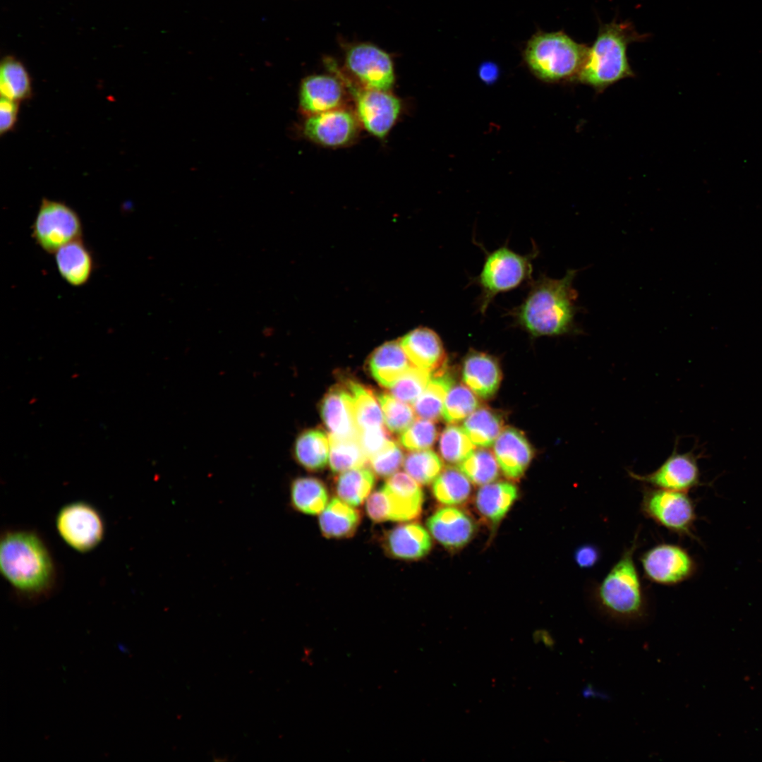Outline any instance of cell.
Here are the masks:
<instances>
[{
    "label": "cell",
    "instance_id": "obj_1",
    "mask_svg": "<svg viewBox=\"0 0 762 762\" xmlns=\"http://www.w3.org/2000/svg\"><path fill=\"white\" fill-rule=\"evenodd\" d=\"M576 273L568 270L561 279L540 273L529 283L520 304L507 310L505 315L535 337L580 334L582 330L575 321L578 294L573 286Z\"/></svg>",
    "mask_w": 762,
    "mask_h": 762
},
{
    "label": "cell",
    "instance_id": "obj_2",
    "mask_svg": "<svg viewBox=\"0 0 762 762\" xmlns=\"http://www.w3.org/2000/svg\"><path fill=\"white\" fill-rule=\"evenodd\" d=\"M0 569L11 587L30 599L46 597L54 588V559L43 539L33 531L11 529L2 533Z\"/></svg>",
    "mask_w": 762,
    "mask_h": 762
},
{
    "label": "cell",
    "instance_id": "obj_3",
    "mask_svg": "<svg viewBox=\"0 0 762 762\" xmlns=\"http://www.w3.org/2000/svg\"><path fill=\"white\" fill-rule=\"evenodd\" d=\"M638 536L593 589L599 610L617 621H637L647 612L646 595L634 561Z\"/></svg>",
    "mask_w": 762,
    "mask_h": 762
},
{
    "label": "cell",
    "instance_id": "obj_4",
    "mask_svg": "<svg viewBox=\"0 0 762 762\" xmlns=\"http://www.w3.org/2000/svg\"><path fill=\"white\" fill-rule=\"evenodd\" d=\"M645 35L638 33L630 23L601 24L597 37L589 47L583 66L577 80L598 90L634 75L627 51L629 44L642 40Z\"/></svg>",
    "mask_w": 762,
    "mask_h": 762
},
{
    "label": "cell",
    "instance_id": "obj_5",
    "mask_svg": "<svg viewBox=\"0 0 762 762\" xmlns=\"http://www.w3.org/2000/svg\"><path fill=\"white\" fill-rule=\"evenodd\" d=\"M532 244L531 251L525 255L512 250L507 242L492 251L477 244L483 251L484 262L479 274L471 278L470 284L480 289L476 303L483 316L497 295L528 285L533 280V262L539 249L534 241Z\"/></svg>",
    "mask_w": 762,
    "mask_h": 762
},
{
    "label": "cell",
    "instance_id": "obj_6",
    "mask_svg": "<svg viewBox=\"0 0 762 762\" xmlns=\"http://www.w3.org/2000/svg\"><path fill=\"white\" fill-rule=\"evenodd\" d=\"M588 48L563 31H538L527 41L523 57L531 71L546 82L576 79Z\"/></svg>",
    "mask_w": 762,
    "mask_h": 762
},
{
    "label": "cell",
    "instance_id": "obj_7",
    "mask_svg": "<svg viewBox=\"0 0 762 762\" xmlns=\"http://www.w3.org/2000/svg\"><path fill=\"white\" fill-rule=\"evenodd\" d=\"M423 502L424 495L418 483L408 473L399 472L369 495L365 510L376 523L403 522L418 518Z\"/></svg>",
    "mask_w": 762,
    "mask_h": 762
},
{
    "label": "cell",
    "instance_id": "obj_8",
    "mask_svg": "<svg viewBox=\"0 0 762 762\" xmlns=\"http://www.w3.org/2000/svg\"><path fill=\"white\" fill-rule=\"evenodd\" d=\"M640 510L645 517L667 531L695 538V505L687 492L644 486Z\"/></svg>",
    "mask_w": 762,
    "mask_h": 762
},
{
    "label": "cell",
    "instance_id": "obj_9",
    "mask_svg": "<svg viewBox=\"0 0 762 762\" xmlns=\"http://www.w3.org/2000/svg\"><path fill=\"white\" fill-rule=\"evenodd\" d=\"M35 242L54 254L64 245L82 238L83 223L77 212L64 202L42 199L32 225Z\"/></svg>",
    "mask_w": 762,
    "mask_h": 762
},
{
    "label": "cell",
    "instance_id": "obj_10",
    "mask_svg": "<svg viewBox=\"0 0 762 762\" xmlns=\"http://www.w3.org/2000/svg\"><path fill=\"white\" fill-rule=\"evenodd\" d=\"M62 540L79 552H87L102 541L105 525L99 511L90 503L77 501L64 505L56 516Z\"/></svg>",
    "mask_w": 762,
    "mask_h": 762
},
{
    "label": "cell",
    "instance_id": "obj_11",
    "mask_svg": "<svg viewBox=\"0 0 762 762\" xmlns=\"http://www.w3.org/2000/svg\"><path fill=\"white\" fill-rule=\"evenodd\" d=\"M644 577L663 586H675L690 579L696 564L689 552L682 546L660 543L646 550L639 557Z\"/></svg>",
    "mask_w": 762,
    "mask_h": 762
},
{
    "label": "cell",
    "instance_id": "obj_12",
    "mask_svg": "<svg viewBox=\"0 0 762 762\" xmlns=\"http://www.w3.org/2000/svg\"><path fill=\"white\" fill-rule=\"evenodd\" d=\"M346 66L362 87L389 91L395 81L389 54L369 43L351 46L346 52Z\"/></svg>",
    "mask_w": 762,
    "mask_h": 762
},
{
    "label": "cell",
    "instance_id": "obj_13",
    "mask_svg": "<svg viewBox=\"0 0 762 762\" xmlns=\"http://www.w3.org/2000/svg\"><path fill=\"white\" fill-rule=\"evenodd\" d=\"M699 455L693 452L679 453L675 445L672 453L654 471L639 474L627 470L629 477L653 488L688 492L700 484Z\"/></svg>",
    "mask_w": 762,
    "mask_h": 762
},
{
    "label": "cell",
    "instance_id": "obj_14",
    "mask_svg": "<svg viewBox=\"0 0 762 762\" xmlns=\"http://www.w3.org/2000/svg\"><path fill=\"white\" fill-rule=\"evenodd\" d=\"M354 95L359 123L375 137H386L401 113L400 99L389 91L365 87L354 90Z\"/></svg>",
    "mask_w": 762,
    "mask_h": 762
},
{
    "label": "cell",
    "instance_id": "obj_15",
    "mask_svg": "<svg viewBox=\"0 0 762 762\" xmlns=\"http://www.w3.org/2000/svg\"><path fill=\"white\" fill-rule=\"evenodd\" d=\"M359 121L347 109L337 108L307 116L302 126L305 137L328 147L345 146L358 135Z\"/></svg>",
    "mask_w": 762,
    "mask_h": 762
},
{
    "label": "cell",
    "instance_id": "obj_16",
    "mask_svg": "<svg viewBox=\"0 0 762 762\" xmlns=\"http://www.w3.org/2000/svg\"><path fill=\"white\" fill-rule=\"evenodd\" d=\"M427 527L433 538L449 550L464 547L473 538L476 530L473 519L455 506L437 509L428 519Z\"/></svg>",
    "mask_w": 762,
    "mask_h": 762
},
{
    "label": "cell",
    "instance_id": "obj_17",
    "mask_svg": "<svg viewBox=\"0 0 762 762\" xmlns=\"http://www.w3.org/2000/svg\"><path fill=\"white\" fill-rule=\"evenodd\" d=\"M494 455L503 475L512 480L520 479L528 467L533 450L519 430L504 428L494 443Z\"/></svg>",
    "mask_w": 762,
    "mask_h": 762
},
{
    "label": "cell",
    "instance_id": "obj_18",
    "mask_svg": "<svg viewBox=\"0 0 762 762\" xmlns=\"http://www.w3.org/2000/svg\"><path fill=\"white\" fill-rule=\"evenodd\" d=\"M299 109L306 116L339 108L344 89L337 78L325 74L305 78L299 88Z\"/></svg>",
    "mask_w": 762,
    "mask_h": 762
},
{
    "label": "cell",
    "instance_id": "obj_19",
    "mask_svg": "<svg viewBox=\"0 0 762 762\" xmlns=\"http://www.w3.org/2000/svg\"><path fill=\"white\" fill-rule=\"evenodd\" d=\"M399 341L413 365L433 373L446 365L444 344L433 329L427 327H416L406 334Z\"/></svg>",
    "mask_w": 762,
    "mask_h": 762
},
{
    "label": "cell",
    "instance_id": "obj_20",
    "mask_svg": "<svg viewBox=\"0 0 762 762\" xmlns=\"http://www.w3.org/2000/svg\"><path fill=\"white\" fill-rule=\"evenodd\" d=\"M320 412L330 435L340 437H358L353 398L346 385H336L329 389L322 399Z\"/></svg>",
    "mask_w": 762,
    "mask_h": 762
},
{
    "label": "cell",
    "instance_id": "obj_21",
    "mask_svg": "<svg viewBox=\"0 0 762 762\" xmlns=\"http://www.w3.org/2000/svg\"><path fill=\"white\" fill-rule=\"evenodd\" d=\"M502 373L497 359L486 353L471 351L464 358L462 380L477 396L488 399L497 391Z\"/></svg>",
    "mask_w": 762,
    "mask_h": 762
},
{
    "label": "cell",
    "instance_id": "obj_22",
    "mask_svg": "<svg viewBox=\"0 0 762 762\" xmlns=\"http://www.w3.org/2000/svg\"><path fill=\"white\" fill-rule=\"evenodd\" d=\"M432 548L427 530L418 523L399 524L391 529L385 538V548L394 558L413 560L425 557Z\"/></svg>",
    "mask_w": 762,
    "mask_h": 762
},
{
    "label": "cell",
    "instance_id": "obj_23",
    "mask_svg": "<svg viewBox=\"0 0 762 762\" xmlns=\"http://www.w3.org/2000/svg\"><path fill=\"white\" fill-rule=\"evenodd\" d=\"M54 255L58 272L64 281L76 287L88 282L95 269V261L82 238L64 245Z\"/></svg>",
    "mask_w": 762,
    "mask_h": 762
},
{
    "label": "cell",
    "instance_id": "obj_24",
    "mask_svg": "<svg viewBox=\"0 0 762 762\" xmlns=\"http://www.w3.org/2000/svg\"><path fill=\"white\" fill-rule=\"evenodd\" d=\"M368 368L373 377L382 386L390 388L412 366L400 341H387L370 356Z\"/></svg>",
    "mask_w": 762,
    "mask_h": 762
},
{
    "label": "cell",
    "instance_id": "obj_25",
    "mask_svg": "<svg viewBox=\"0 0 762 762\" xmlns=\"http://www.w3.org/2000/svg\"><path fill=\"white\" fill-rule=\"evenodd\" d=\"M518 497V489L512 483L492 482L483 485L475 497L479 514L495 526L505 516Z\"/></svg>",
    "mask_w": 762,
    "mask_h": 762
},
{
    "label": "cell",
    "instance_id": "obj_26",
    "mask_svg": "<svg viewBox=\"0 0 762 762\" xmlns=\"http://www.w3.org/2000/svg\"><path fill=\"white\" fill-rule=\"evenodd\" d=\"M319 526L327 538H346L356 533L360 522L359 511L339 498L332 499L320 513Z\"/></svg>",
    "mask_w": 762,
    "mask_h": 762
},
{
    "label": "cell",
    "instance_id": "obj_27",
    "mask_svg": "<svg viewBox=\"0 0 762 762\" xmlns=\"http://www.w3.org/2000/svg\"><path fill=\"white\" fill-rule=\"evenodd\" d=\"M454 384L453 374L446 365L433 372L427 387L413 403L416 416L432 421L439 420L446 395Z\"/></svg>",
    "mask_w": 762,
    "mask_h": 762
},
{
    "label": "cell",
    "instance_id": "obj_28",
    "mask_svg": "<svg viewBox=\"0 0 762 762\" xmlns=\"http://www.w3.org/2000/svg\"><path fill=\"white\" fill-rule=\"evenodd\" d=\"M329 440L321 430H308L301 433L294 445V456L306 469L324 468L329 460Z\"/></svg>",
    "mask_w": 762,
    "mask_h": 762
},
{
    "label": "cell",
    "instance_id": "obj_29",
    "mask_svg": "<svg viewBox=\"0 0 762 762\" xmlns=\"http://www.w3.org/2000/svg\"><path fill=\"white\" fill-rule=\"evenodd\" d=\"M325 485L313 477L294 479L290 487V501L294 509L306 514H320L328 504Z\"/></svg>",
    "mask_w": 762,
    "mask_h": 762
},
{
    "label": "cell",
    "instance_id": "obj_30",
    "mask_svg": "<svg viewBox=\"0 0 762 762\" xmlns=\"http://www.w3.org/2000/svg\"><path fill=\"white\" fill-rule=\"evenodd\" d=\"M1 97L20 102L32 96L30 75L24 64L12 56H5L0 66Z\"/></svg>",
    "mask_w": 762,
    "mask_h": 762
},
{
    "label": "cell",
    "instance_id": "obj_31",
    "mask_svg": "<svg viewBox=\"0 0 762 762\" xmlns=\"http://www.w3.org/2000/svg\"><path fill=\"white\" fill-rule=\"evenodd\" d=\"M502 427L503 419L499 413L479 407L465 419L462 428L474 445L488 447L494 445Z\"/></svg>",
    "mask_w": 762,
    "mask_h": 762
},
{
    "label": "cell",
    "instance_id": "obj_32",
    "mask_svg": "<svg viewBox=\"0 0 762 762\" xmlns=\"http://www.w3.org/2000/svg\"><path fill=\"white\" fill-rule=\"evenodd\" d=\"M468 478L459 469L449 466L433 482L432 491L437 502L445 506L466 503L471 494Z\"/></svg>",
    "mask_w": 762,
    "mask_h": 762
},
{
    "label": "cell",
    "instance_id": "obj_33",
    "mask_svg": "<svg viewBox=\"0 0 762 762\" xmlns=\"http://www.w3.org/2000/svg\"><path fill=\"white\" fill-rule=\"evenodd\" d=\"M375 483L374 473L365 466L347 470L337 478L336 493L347 504L358 506L369 497Z\"/></svg>",
    "mask_w": 762,
    "mask_h": 762
},
{
    "label": "cell",
    "instance_id": "obj_34",
    "mask_svg": "<svg viewBox=\"0 0 762 762\" xmlns=\"http://www.w3.org/2000/svg\"><path fill=\"white\" fill-rule=\"evenodd\" d=\"M329 464L335 473L363 467L368 462L358 437H340L329 435Z\"/></svg>",
    "mask_w": 762,
    "mask_h": 762
},
{
    "label": "cell",
    "instance_id": "obj_35",
    "mask_svg": "<svg viewBox=\"0 0 762 762\" xmlns=\"http://www.w3.org/2000/svg\"><path fill=\"white\" fill-rule=\"evenodd\" d=\"M345 385L351 394L356 425L359 430L383 425V414L373 392L356 382Z\"/></svg>",
    "mask_w": 762,
    "mask_h": 762
},
{
    "label": "cell",
    "instance_id": "obj_36",
    "mask_svg": "<svg viewBox=\"0 0 762 762\" xmlns=\"http://www.w3.org/2000/svg\"><path fill=\"white\" fill-rule=\"evenodd\" d=\"M499 468L495 455L485 449L473 450L458 465V468L477 485L494 482L499 477Z\"/></svg>",
    "mask_w": 762,
    "mask_h": 762
},
{
    "label": "cell",
    "instance_id": "obj_37",
    "mask_svg": "<svg viewBox=\"0 0 762 762\" xmlns=\"http://www.w3.org/2000/svg\"><path fill=\"white\" fill-rule=\"evenodd\" d=\"M480 403L476 394L467 386L454 384L446 395L442 417L448 423H459L480 407Z\"/></svg>",
    "mask_w": 762,
    "mask_h": 762
},
{
    "label": "cell",
    "instance_id": "obj_38",
    "mask_svg": "<svg viewBox=\"0 0 762 762\" xmlns=\"http://www.w3.org/2000/svg\"><path fill=\"white\" fill-rule=\"evenodd\" d=\"M403 465L405 471L421 485L433 482L443 469L442 459L428 449L411 452Z\"/></svg>",
    "mask_w": 762,
    "mask_h": 762
},
{
    "label": "cell",
    "instance_id": "obj_39",
    "mask_svg": "<svg viewBox=\"0 0 762 762\" xmlns=\"http://www.w3.org/2000/svg\"><path fill=\"white\" fill-rule=\"evenodd\" d=\"M475 445L463 428L454 424L442 432L439 441L440 453L449 464H459L474 450Z\"/></svg>",
    "mask_w": 762,
    "mask_h": 762
},
{
    "label": "cell",
    "instance_id": "obj_40",
    "mask_svg": "<svg viewBox=\"0 0 762 762\" xmlns=\"http://www.w3.org/2000/svg\"><path fill=\"white\" fill-rule=\"evenodd\" d=\"M388 430L394 433H402L414 421L415 412L409 404L404 402L393 395L382 393L377 396Z\"/></svg>",
    "mask_w": 762,
    "mask_h": 762
},
{
    "label": "cell",
    "instance_id": "obj_41",
    "mask_svg": "<svg viewBox=\"0 0 762 762\" xmlns=\"http://www.w3.org/2000/svg\"><path fill=\"white\" fill-rule=\"evenodd\" d=\"M432 372L412 365L394 385L392 394L398 399L413 404L427 387Z\"/></svg>",
    "mask_w": 762,
    "mask_h": 762
},
{
    "label": "cell",
    "instance_id": "obj_42",
    "mask_svg": "<svg viewBox=\"0 0 762 762\" xmlns=\"http://www.w3.org/2000/svg\"><path fill=\"white\" fill-rule=\"evenodd\" d=\"M437 436L433 421L420 418L414 421L400 437L401 445L406 449L417 451L432 447Z\"/></svg>",
    "mask_w": 762,
    "mask_h": 762
},
{
    "label": "cell",
    "instance_id": "obj_43",
    "mask_svg": "<svg viewBox=\"0 0 762 762\" xmlns=\"http://www.w3.org/2000/svg\"><path fill=\"white\" fill-rule=\"evenodd\" d=\"M404 460L401 448L392 440L384 449L370 457L368 462L375 474L389 477L398 471Z\"/></svg>",
    "mask_w": 762,
    "mask_h": 762
},
{
    "label": "cell",
    "instance_id": "obj_44",
    "mask_svg": "<svg viewBox=\"0 0 762 762\" xmlns=\"http://www.w3.org/2000/svg\"><path fill=\"white\" fill-rule=\"evenodd\" d=\"M358 437L368 459L392 441L383 425L359 430Z\"/></svg>",
    "mask_w": 762,
    "mask_h": 762
},
{
    "label": "cell",
    "instance_id": "obj_45",
    "mask_svg": "<svg viewBox=\"0 0 762 762\" xmlns=\"http://www.w3.org/2000/svg\"><path fill=\"white\" fill-rule=\"evenodd\" d=\"M19 102L1 97L0 102V133L4 135L13 131L18 122Z\"/></svg>",
    "mask_w": 762,
    "mask_h": 762
},
{
    "label": "cell",
    "instance_id": "obj_46",
    "mask_svg": "<svg viewBox=\"0 0 762 762\" xmlns=\"http://www.w3.org/2000/svg\"><path fill=\"white\" fill-rule=\"evenodd\" d=\"M601 552L599 548L591 543H585L578 547L574 553L576 564L582 569L595 567L600 560Z\"/></svg>",
    "mask_w": 762,
    "mask_h": 762
}]
</instances>
